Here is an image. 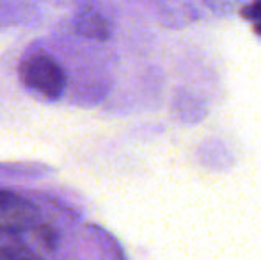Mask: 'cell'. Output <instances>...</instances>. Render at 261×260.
Returning <instances> with one entry per match:
<instances>
[{
  "mask_svg": "<svg viewBox=\"0 0 261 260\" xmlns=\"http://www.w3.org/2000/svg\"><path fill=\"white\" fill-rule=\"evenodd\" d=\"M20 79L46 98H59L66 87V73L48 54H32L20 64Z\"/></svg>",
  "mask_w": 261,
  "mask_h": 260,
  "instance_id": "cell-1",
  "label": "cell"
},
{
  "mask_svg": "<svg viewBox=\"0 0 261 260\" xmlns=\"http://www.w3.org/2000/svg\"><path fill=\"white\" fill-rule=\"evenodd\" d=\"M244 18L252 20L254 23L259 20V18H261V0H254L251 6L245 7V9H244Z\"/></svg>",
  "mask_w": 261,
  "mask_h": 260,
  "instance_id": "cell-5",
  "label": "cell"
},
{
  "mask_svg": "<svg viewBox=\"0 0 261 260\" xmlns=\"http://www.w3.org/2000/svg\"><path fill=\"white\" fill-rule=\"evenodd\" d=\"M76 31L87 38L94 39H107L109 38V25L101 14L94 11H86L76 20Z\"/></svg>",
  "mask_w": 261,
  "mask_h": 260,
  "instance_id": "cell-3",
  "label": "cell"
},
{
  "mask_svg": "<svg viewBox=\"0 0 261 260\" xmlns=\"http://www.w3.org/2000/svg\"><path fill=\"white\" fill-rule=\"evenodd\" d=\"M254 31L258 32V34H261V18H259V20L254 23Z\"/></svg>",
  "mask_w": 261,
  "mask_h": 260,
  "instance_id": "cell-6",
  "label": "cell"
},
{
  "mask_svg": "<svg viewBox=\"0 0 261 260\" xmlns=\"http://www.w3.org/2000/svg\"><path fill=\"white\" fill-rule=\"evenodd\" d=\"M39 210L23 196L0 189V235H16L38 226Z\"/></svg>",
  "mask_w": 261,
  "mask_h": 260,
  "instance_id": "cell-2",
  "label": "cell"
},
{
  "mask_svg": "<svg viewBox=\"0 0 261 260\" xmlns=\"http://www.w3.org/2000/svg\"><path fill=\"white\" fill-rule=\"evenodd\" d=\"M0 260H41V257L20 243H7L0 244Z\"/></svg>",
  "mask_w": 261,
  "mask_h": 260,
  "instance_id": "cell-4",
  "label": "cell"
}]
</instances>
